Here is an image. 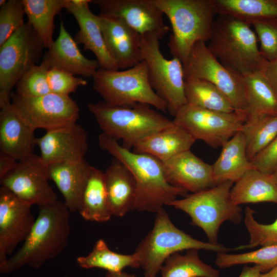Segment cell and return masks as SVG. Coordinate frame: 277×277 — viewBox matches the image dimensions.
<instances>
[{"label":"cell","mask_w":277,"mask_h":277,"mask_svg":"<svg viewBox=\"0 0 277 277\" xmlns=\"http://www.w3.org/2000/svg\"><path fill=\"white\" fill-rule=\"evenodd\" d=\"M6 3H7V1H6V0H1L0 1V6H1V7L3 6L4 5H5Z\"/></svg>","instance_id":"obj_49"},{"label":"cell","mask_w":277,"mask_h":277,"mask_svg":"<svg viewBox=\"0 0 277 277\" xmlns=\"http://www.w3.org/2000/svg\"><path fill=\"white\" fill-rule=\"evenodd\" d=\"M28 23L33 28L44 48L53 44L54 19L63 9H66L70 0H22Z\"/></svg>","instance_id":"obj_30"},{"label":"cell","mask_w":277,"mask_h":277,"mask_svg":"<svg viewBox=\"0 0 277 277\" xmlns=\"http://www.w3.org/2000/svg\"><path fill=\"white\" fill-rule=\"evenodd\" d=\"M98 16L108 49L118 68H130L142 61L141 35L121 19Z\"/></svg>","instance_id":"obj_20"},{"label":"cell","mask_w":277,"mask_h":277,"mask_svg":"<svg viewBox=\"0 0 277 277\" xmlns=\"http://www.w3.org/2000/svg\"><path fill=\"white\" fill-rule=\"evenodd\" d=\"M250 25L260 43L263 57L268 61L277 59V18L256 21Z\"/></svg>","instance_id":"obj_40"},{"label":"cell","mask_w":277,"mask_h":277,"mask_svg":"<svg viewBox=\"0 0 277 277\" xmlns=\"http://www.w3.org/2000/svg\"><path fill=\"white\" fill-rule=\"evenodd\" d=\"M42 62L49 68H57L87 78L92 77L100 68L97 60L88 59L82 54L62 20L58 36L44 54Z\"/></svg>","instance_id":"obj_22"},{"label":"cell","mask_w":277,"mask_h":277,"mask_svg":"<svg viewBox=\"0 0 277 277\" xmlns=\"http://www.w3.org/2000/svg\"><path fill=\"white\" fill-rule=\"evenodd\" d=\"M43 163L46 166L85 159L88 149L87 134L80 125L47 131L37 138Z\"/></svg>","instance_id":"obj_17"},{"label":"cell","mask_w":277,"mask_h":277,"mask_svg":"<svg viewBox=\"0 0 277 277\" xmlns=\"http://www.w3.org/2000/svg\"><path fill=\"white\" fill-rule=\"evenodd\" d=\"M173 121L195 140H202L213 148L222 147L242 130L245 122L235 112L215 111L188 103L177 112Z\"/></svg>","instance_id":"obj_13"},{"label":"cell","mask_w":277,"mask_h":277,"mask_svg":"<svg viewBox=\"0 0 277 277\" xmlns=\"http://www.w3.org/2000/svg\"><path fill=\"white\" fill-rule=\"evenodd\" d=\"M261 267L254 265L253 266H245L239 277H260L262 273Z\"/></svg>","instance_id":"obj_45"},{"label":"cell","mask_w":277,"mask_h":277,"mask_svg":"<svg viewBox=\"0 0 277 277\" xmlns=\"http://www.w3.org/2000/svg\"><path fill=\"white\" fill-rule=\"evenodd\" d=\"M215 12L249 24L256 21L277 18V0H212Z\"/></svg>","instance_id":"obj_31"},{"label":"cell","mask_w":277,"mask_h":277,"mask_svg":"<svg viewBox=\"0 0 277 277\" xmlns=\"http://www.w3.org/2000/svg\"><path fill=\"white\" fill-rule=\"evenodd\" d=\"M48 181L47 166L39 156L34 154L18 162L12 170L0 178V184L22 201L41 207L57 200Z\"/></svg>","instance_id":"obj_14"},{"label":"cell","mask_w":277,"mask_h":277,"mask_svg":"<svg viewBox=\"0 0 277 277\" xmlns=\"http://www.w3.org/2000/svg\"><path fill=\"white\" fill-rule=\"evenodd\" d=\"M260 72L267 81L277 96V59L268 61L264 58Z\"/></svg>","instance_id":"obj_43"},{"label":"cell","mask_w":277,"mask_h":277,"mask_svg":"<svg viewBox=\"0 0 277 277\" xmlns=\"http://www.w3.org/2000/svg\"><path fill=\"white\" fill-rule=\"evenodd\" d=\"M22 0H9L0 9V46L25 23Z\"/></svg>","instance_id":"obj_39"},{"label":"cell","mask_w":277,"mask_h":277,"mask_svg":"<svg viewBox=\"0 0 277 277\" xmlns=\"http://www.w3.org/2000/svg\"><path fill=\"white\" fill-rule=\"evenodd\" d=\"M93 88L103 102L111 106L143 103L163 111H168L167 103L152 88L147 66L144 61L125 70L98 68L92 77Z\"/></svg>","instance_id":"obj_8"},{"label":"cell","mask_w":277,"mask_h":277,"mask_svg":"<svg viewBox=\"0 0 277 277\" xmlns=\"http://www.w3.org/2000/svg\"><path fill=\"white\" fill-rule=\"evenodd\" d=\"M34 131L15 111L11 102L1 107L0 151L18 162L28 159L34 154L37 145Z\"/></svg>","instance_id":"obj_21"},{"label":"cell","mask_w":277,"mask_h":277,"mask_svg":"<svg viewBox=\"0 0 277 277\" xmlns=\"http://www.w3.org/2000/svg\"><path fill=\"white\" fill-rule=\"evenodd\" d=\"M242 77L247 107L246 121L277 115V96L262 73L258 71Z\"/></svg>","instance_id":"obj_29"},{"label":"cell","mask_w":277,"mask_h":277,"mask_svg":"<svg viewBox=\"0 0 277 277\" xmlns=\"http://www.w3.org/2000/svg\"><path fill=\"white\" fill-rule=\"evenodd\" d=\"M145 277H156V276H151L148 275H145Z\"/></svg>","instance_id":"obj_50"},{"label":"cell","mask_w":277,"mask_h":277,"mask_svg":"<svg viewBox=\"0 0 277 277\" xmlns=\"http://www.w3.org/2000/svg\"><path fill=\"white\" fill-rule=\"evenodd\" d=\"M70 211L58 200L39 207L34 225L22 246L0 266L2 274L25 265L38 268L65 248L70 232Z\"/></svg>","instance_id":"obj_2"},{"label":"cell","mask_w":277,"mask_h":277,"mask_svg":"<svg viewBox=\"0 0 277 277\" xmlns=\"http://www.w3.org/2000/svg\"><path fill=\"white\" fill-rule=\"evenodd\" d=\"M91 166L85 159L47 166L49 180L56 185L70 212L78 211Z\"/></svg>","instance_id":"obj_23"},{"label":"cell","mask_w":277,"mask_h":277,"mask_svg":"<svg viewBox=\"0 0 277 277\" xmlns=\"http://www.w3.org/2000/svg\"><path fill=\"white\" fill-rule=\"evenodd\" d=\"M233 184L231 181L222 182L176 199L168 206L187 213L191 219V224L201 228L209 243L219 244V231L223 223L229 221L239 224L243 218L241 206L235 204L231 197Z\"/></svg>","instance_id":"obj_7"},{"label":"cell","mask_w":277,"mask_h":277,"mask_svg":"<svg viewBox=\"0 0 277 277\" xmlns=\"http://www.w3.org/2000/svg\"><path fill=\"white\" fill-rule=\"evenodd\" d=\"M185 93L188 104L215 111L235 112L227 97L208 81L194 77L185 78Z\"/></svg>","instance_id":"obj_32"},{"label":"cell","mask_w":277,"mask_h":277,"mask_svg":"<svg viewBox=\"0 0 277 277\" xmlns=\"http://www.w3.org/2000/svg\"><path fill=\"white\" fill-rule=\"evenodd\" d=\"M183 67L185 78H200L214 85L229 100L235 112L246 121L247 107L242 76L222 64L205 42L195 44Z\"/></svg>","instance_id":"obj_11"},{"label":"cell","mask_w":277,"mask_h":277,"mask_svg":"<svg viewBox=\"0 0 277 277\" xmlns=\"http://www.w3.org/2000/svg\"><path fill=\"white\" fill-rule=\"evenodd\" d=\"M17 163L18 161L11 155L0 151V178L12 170Z\"/></svg>","instance_id":"obj_44"},{"label":"cell","mask_w":277,"mask_h":277,"mask_svg":"<svg viewBox=\"0 0 277 277\" xmlns=\"http://www.w3.org/2000/svg\"><path fill=\"white\" fill-rule=\"evenodd\" d=\"M215 263L220 268L254 264L260 266L264 273L277 266V245L264 246L253 251L239 254L217 252Z\"/></svg>","instance_id":"obj_36"},{"label":"cell","mask_w":277,"mask_h":277,"mask_svg":"<svg viewBox=\"0 0 277 277\" xmlns=\"http://www.w3.org/2000/svg\"><path fill=\"white\" fill-rule=\"evenodd\" d=\"M89 111L94 116L103 133L122 140L130 149L149 135L172 125L174 122L143 103L111 106L103 101L89 103Z\"/></svg>","instance_id":"obj_5"},{"label":"cell","mask_w":277,"mask_h":277,"mask_svg":"<svg viewBox=\"0 0 277 277\" xmlns=\"http://www.w3.org/2000/svg\"><path fill=\"white\" fill-rule=\"evenodd\" d=\"M236 205L269 202L277 204V187L271 175L253 168L234 183L231 191Z\"/></svg>","instance_id":"obj_27"},{"label":"cell","mask_w":277,"mask_h":277,"mask_svg":"<svg viewBox=\"0 0 277 277\" xmlns=\"http://www.w3.org/2000/svg\"><path fill=\"white\" fill-rule=\"evenodd\" d=\"M100 15L124 21L140 34L153 33L160 39L169 31L155 0H95Z\"/></svg>","instance_id":"obj_16"},{"label":"cell","mask_w":277,"mask_h":277,"mask_svg":"<svg viewBox=\"0 0 277 277\" xmlns=\"http://www.w3.org/2000/svg\"><path fill=\"white\" fill-rule=\"evenodd\" d=\"M98 140L100 147L121 162L133 175L137 190L134 210L156 213L178 196L187 194L186 190L167 182L162 163L157 159L132 151L104 133Z\"/></svg>","instance_id":"obj_1"},{"label":"cell","mask_w":277,"mask_h":277,"mask_svg":"<svg viewBox=\"0 0 277 277\" xmlns=\"http://www.w3.org/2000/svg\"><path fill=\"white\" fill-rule=\"evenodd\" d=\"M260 277H277V266L267 272L262 273Z\"/></svg>","instance_id":"obj_47"},{"label":"cell","mask_w":277,"mask_h":277,"mask_svg":"<svg viewBox=\"0 0 277 277\" xmlns=\"http://www.w3.org/2000/svg\"><path fill=\"white\" fill-rule=\"evenodd\" d=\"M168 18L172 33L167 44L173 57L183 64L193 46L211 38L215 15L212 0H155Z\"/></svg>","instance_id":"obj_4"},{"label":"cell","mask_w":277,"mask_h":277,"mask_svg":"<svg viewBox=\"0 0 277 277\" xmlns=\"http://www.w3.org/2000/svg\"><path fill=\"white\" fill-rule=\"evenodd\" d=\"M255 211L250 207L245 208L244 222L250 240L248 244L239 246L235 249L277 245V218L270 224H261L255 220Z\"/></svg>","instance_id":"obj_37"},{"label":"cell","mask_w":277,"mask_h":277,"mask_svg":"<svg viewBox=\"0 0 277 277\" xmlns=\"http://www.w3.org/2000/svg\"><path fill=\"white\" fill-rule=\"evenodd\" d=\"M253 167L271 175L277 169V136L251 161Z\"/></svg>","instance_id":"obj_42"},{"label":"cell","mask_w":277,"mask_h":277,"mask_svg":"<svg viewBox=\"0 0 277 277\" xmlns=\"http://www.w3.org/2000/svg\"><path fill=\"white\" fill-rule=\"evenodd\" d=\"M91 0H70L66 8L77 22L79 30L74 36L78 44L83 45L84 49L94 53L100 67L110 70L119 68L110 54L100 24L98 15L91 11Z\"/></svg>","instance_id":"obj_19"},{"label":"cell","mask_w":277,"mask_h":277,"mask_svg":"<svg viewBox=\"0 0 277 277\" xmlns=\"http://www.w3.org/2000/svg\"><path fill=\"white\" fill-rule=\"evenodd\" d=\"M272 178L277 187V169L275 170V171L271 174Z\"/></svg>","instance_id":"obj_48"},{"label":"cell","mask_w":277,"mask_h":277,"mask_svg":"<svg viewBox=\"0 0 277 277\" xmlns=\"http://www.w3.org/2000/svg\"><path fill=\"white\" fill-rule=\"evenodd\" d=\"M251 27L235 17L219 15L207 45L222 64L242 76L260 71L264 60Z\"/></svg>","instance_id":"obj_3"},{"label":"cell","mask_w":277,"mask_h":277,"mask_svg":"<svg viewBox=\"0 0 277 277\" xmlns=\"http://www.w3.org/2000/svg\"><path fill=\"white\" fill-rule=\"evenodd\" d=\"M241 131L246 141V152L251 161L277 136V115L246 121Z\"/></svg>","instance_id":"obj_35"},{"label":"cell","mask_w":277,"mask_h":277,"mask_svg":"<svg viewBox=\"0 0 277 277\" xmlns=\"http://www.w3.org/2000/svg\"><path fill=\"white\" fill-rule=\"evenodd\" d=\"M49 68L43 62L30 68L16 84V93L23 97H37L51 93L48 82Z\"/></svg>","instance_id":"obj_38"},{"label":"cell","mask_w":277,"mask_h":277,"mask_svg":"<svg viewBox=\"0 0 277 277\" xmlns=\"http://www.w3.org/2000/svg\"><path fill=\"white\" fill-rule=\"evenodd\" d=\"M48 82L51 93L69 95L74 92L80 86H85L87 82L82 77L57 68H49Z\"/></svg>","instance_id":"obj_41"},{"label":"cell","mask_w":277,"mask_h":277,"mask_svg":"<svg viewBox=\"0 0 277 277\" xmlns=\"http://www.w3.org/2000/svg\"><path fill=\"white\" fill-rule=\"evenodd\" d=\"M31 206L0 188V266L29 234L35 221Z\"/></svg>","instance_id":"obj_15"},{"label":"cell","mask_w":277,"mask_h":277,"mask_svg":"<svg viewBox=\"0 0 277 277\" xmlns=\"http://www.w3.org/2000/svg\"><path fill=\"white\" fill-rule=\"evenodd\" d=\"M76 262L84 269L98 268L107 272H117L126 267H140L136 255L122 254L112 251L103 239L97 240L92 250L86 256H78Z\"/></svg>","instance_id":"obj_33"},{"label":"cell","mask_w":277,"mask_h":277,"mask_svg":"<svg viewBox=\"0 0 277 277\" xmlns=\"http://www.w3.org/2000/svg\"><path fill=\"white\" fill-rule=\"evenodd\" d=\"M44 47L25 23L0 46V107L10 103L11 90L40 58Z\"/></svg>","instance_id":"obj_10"},{"label":"cell","mask_w":277,"mask_h":277,"mask_svg":"<svg viewBox=\"0 0 277 277\" xmlns=\"http://www.w3.org/2000/svg\"><path fill=\"white\" fill-rule=\"evenodd\" d=\"M86 221L105 222L113 215L108 199L105 174L91 166L78 210Z\"/></svg>","instance_id":"obj_28"},{"label":"cell","mask_w":277,"mask_h":277,"mask_svg":"<svg viewBox=\"0 0 277 277\" xmlns=\"http://www.w3.org/2000/svg\"><path fill=\"white\" fill-rule=\"evenodd\" d=\"M195 141L187 131L174 122L137 143L132 148L135 152L148 154L164 162L190 150Z\"/></svg>","instance_id":"obj_25"},{"label":"cell","mask_w":277,"mask_h":277,"mask_svg":"<svg viewBox=\"0 0 277 277\" xmlns=\"http://www.w3.org/2000/svg\"><path fill=\"white\" fill-rule=\"evenodd\" d=\"M160 39L153 33L141 35L142 60L147 66L152 88L165 101L168 111L174 116L187 104L184 67L178 58L173 57L168 60L164 56L160 50Z\"/></svg>","instance_id":"obj_9"},{"label":"cell","mask_w":277,"mask_h":277,"mask_svg":"<svg viewBox=\"0 0 277 277\" xmlns=\"http://www.w3.org/2000/svg\"><path fill=\"white\" fill-rule=\"evenodd\" d=\"M212 167L215 185L225 181L234 183L254 168L247 157L246 141L241 131L222 146L221 153Z\"/></svg>","instance_id":"obj_26"},{"label":"cell","mask_w":277,"mask_h":277,"mask_svg":"<svg viewBox=\"0 0 277 277\" xmlns=\"http://www.w3.org/2000/svg\"><path fill=\"white\" fill-rule=\"evenodd\" d=\"M227 252L228 248L205 242L192 237L178 228L163 208L156 213L151 231L139 243L134 253L145 275L156 276L165 260L171 255L189 249Z\"/></svg>","instance_id":"obj_6"},{"label":"cell","mask_w":277,"mask_h":277,"mask_svg":"<svg viewBox=\"0 0 277 277\" xmlns=\"http://www.w3.org/2000/svg\"><path fill=\"white\" fill-rule=\"evenodd\" d=\"M162 163L167 182L174 187L192 193L215 186L212 165L204 162L190 150Z\"/></svg>","instance_id":"obj_18"},{"label":"cell","mask_w":277,"mask_h":277,"mask_svg":"<svg viewBox=\"0 0 277 277\" xmlns=\"http://www.w3.org/2000/svg\"><path fill=\"white\" fill-rule=\"evenodd\" d=\"M161 277H220L218 270L200 258L198 250L189 249L185 254L175 253L165 261Z\"/></svg>","instance_id":"obj_34"},{"label":"cell","mask_w":277,"mask_h":277,"mask_svg":"<svg viewBox=\"0 0 277 277\" xmlns=\"http://www.w3.org/2000/svg\"><path fill=\"white\" fill-rule=\"evenodd\" d=\"M104 174L108 202L113 215L123 217L134 210L136 184L129 169L114 158Z\"/></svg>","instance_id":"obj_24"},{"label":"cell","mask_w":277,"mask_h":277,"mask_svg":"<svg viewBox=\"0 0 277 277\" xmlns=\"http://www.w3.org/2000/svg\"><path fill=\"white\" fill-rule=\"evenodd\" d=\"M10 102L15 111L35 130L68 127L76 124L79 118V108L69 95L50 93L28 97L12 93Z\"/></svg>","instance_id":"obj_12"},{"label":"cell","mask_w":277,"mask_h":277,"mask_svg":"<svg viewBox=\"0 0 277 277\" xmlns=\"http://www.w3.org/2000/svg\"><path fill=\"white\" fill-rule=\"evenodd\" d=\"M105 277H135V276L122 271L117 272H107Z\"/></svg>","instance_id":"obj_46"}]
</instances>
